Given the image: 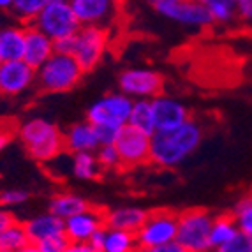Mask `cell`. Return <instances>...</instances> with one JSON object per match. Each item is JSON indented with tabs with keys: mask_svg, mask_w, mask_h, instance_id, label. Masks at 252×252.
<instances>
[{
	"mask_svg": "<svg viewBox=\"0 0 252 252\" xmlns=\"http://www.w3.org/2000/svg\"><path fill=\"white\" fill-rule=\"evenodd\" d=\"M205 132L199 122H189L171 130L156 132L150 139V162L159 168H177L201 145Z\"/></svg>",
	"mask_w": 252,
	"mask_h": 252,
	"instance_id": "1",
	"label": "cell"
},
{
	"mask_svg": "<svg viewBox=\"0 0 252 252\" xmlns=\"http://www.w3.org/2000/svg\"><path fill=\"white\" fill-rule=\"evenodd\" d=\"M25 152L37 162H53L65 152L63 130L44 117L29 118L18 129Z\"/></svg>",
	"mask_w": 252,
	"mask_h": 252,
	"instance_id": "2",
	"label": "cell"
},
{
	"mask_svg": "<svg viewBox=\"0 0 252 252\" xmlns=\"http://www.w3.org/2000/svg\"><path fill=\"white\" fill-rule=\"evenodd\" d=\"M83 69L71 55L55 53L41 69L35 71V85L46 94H63L83 80Z\"/></svg>",
	"mask_w": 252,
	"mask_h": 252,
	"instance_id": "3",
	"label": "cell"
},
{
	"mask_svg": "<svg viewBox=\"0 0 252 252\" xmlns=\"http://www.w3.org/2000/svg\"><path fill=\"white\" fill-rule=\"evenodd\" d=\"M34 27L53 42L74 37L81 29L69 0H46L42 11L35 18Z\"/></svg>",
	"mask_w": 252,
	"mask_h": 252,
	"instance_id": "4",
	"label": "cell"
},
{
	"mask_svg": "<svg viewBox=\"0 0 252 252\" xmlns=\"http://www.w3.org/2000/svg\"><path fill=\"white\" fill-rule=\"evenodd\" d=\"M214 215L205 208H189L178 214L177 244L187 252H210Z\"/></svg>",
	"mask_w": 252,
	"mask_h": 252,
	"instance_id": "5",
	"label": "cell"
},
{
	"mask_svg": "<svg viewBox=\"0 0 252 252\" xmlns=\"http://www.w3.org/2000/svg\"><path fill=\"white\" fill-rule=\"evenodd\" d=\"M150 7L159 16L189 29H206L214 25L205 0H154Z\"/></svg>",
	"mask_w": 252,
	"mask_h": 252,
	"instance_id": "6",
	"label": "cell"
},
{
	"mask_svg": "<svg viewBox=\"0 0 252 252\" xmlns=\"http://www.w3.org/2000/svg\"><path fill=\"white\" fill-rule=\"evenodd\" d=\"M178 231V214L171 210H154L148 212L147 220L136 233L139 251H152L177 242Z\"/></svg>",
	"mask_w": 252,
	"mask_h": 252,
	"instance_id": "7",
	"label": "cell"
},
{
	"mask_svg": "<svg viewBox=\"0 0 252 252\" xmlns=\"http://www.w3.org/2000/svg\"><path fill=\"white\" fill-rule=\"evenodd\" d=\"M132 99L122 92H108L95 99L87 109V122L92 126H104L113 129H122L129 124Z\"/></svg>",
	"mask_w": 252,
	"mask_h": 252,
	"instance_id": "8",
	"label": "cell"
},
{
	"mask_svg": "<svg viewBox=\"0 0 252 252\" xmlns=\"http://www.w3.org/2000/svg\"><path fill=\"white\" fill-rule=\"evenodd\" d=\"M162 90L164 78L154 69L129 67L118 74V92L132 101H154Z\"/></svg>",
	"mask_w": 252,
	"mask_h": 252,
	"instance_id": "9",
	"label": "cell"
},
{
	"mask_svg": "<svg viewBox=\"0 0 252 252\" xmlns=\"http://www.w3.org/2000/svg\"><path fill=\"white\" fill-rule=\"evenodd\" d=\"M109 35L106 29L99 27H81L80 32L74 35V51L72 57L80 63L83 72L94 71L104 59L108 51Z\"/></svg>",
	"mask_w": 252,
	"mask_h": 252,
	"instance_id": "10",
	"label": "cell"
},
{
	"mask_svg": "<svg viewBox=\"0 0 252 252\" xmlns=\"http://www.w3.org/2000/svg\"><path fill=\"white\" fill-rule=\"evenodd\" d=\"M150 136L130 126L118 130L115 148L118 152L122 168H136L150 162Z\"/></svg>",
	"mask_w": 252,
	"mask_h": 252,
	"instance_id": "11",
	"label": "cell"
},
{
	"mask_svg": "<svg viewBox=\"0 0 252 252\" xmlns=\"http://www.w3.org/2000/svg\"><path fill=\"white\" fill-rule=\"evenodd\" d=\"M106 227V212L90 206L89 210L81 212L63 222V235L71 244H89L97 231Z\"/></svg>",
	"mask_w": 252,
	"mask_h": 252,
	"instance_id": "12",
	"label": "cell"
},
{
	"mask_svg": "<svg viewBox=\"0 0 252 252\" xmlns=\"http://www.w3.org/2000/svg\"><path fill=\"white\" fill-rule=\"evenodd\" d=\"M35 85V69L23 60L0 63V95L16 97Z\"/></svg>",
	"mask_w": 252,
	"mask_h": 252,
	"instance_id": "13",
	"label": "cell"
},
{
	"mask_svg": "<svg viewBox=\"0 0 252 252\" xmlns=\"http://www.w3.org/2000/svg\"><path fill=\"white\" fill-rule=\"evenodd\" d=\"M71 5L81 27L106 29L118 13V5L111 0H71Z\"/></svg>",
	"mask_w": 252,
	"mask_h": 252,
	"instance_id": "14",
	"label": "cell"
},
{
	"mask_svg": "<svg viewBox=\"0 0 252 252\" xmlns=\"http://www.w3.org/2000/svg\"><path fill=\"white\" fill-rule=\"evenodd\" d=\"M152 109H154V120H156L157 132L177 129V127L184 126L185 122L190 120L189 108L185 106V102H182L180 99H175L171 95H166V94L156 97L152 101Z\"/></svg>",
	"mask_w": 252,
	"mask_h": 252,
	"instance_id": "15",
	"label": "cell"
},
{
	"mask_svg": "<svg viewBox=\"0 0 252 252\" xmlns=\"http://www.w3.org/2000/svg\"><path fill=\"white\" fill-rule=\"evenodd\" d=\"M55 55V42L42 34L34 25H27L25 29V53L23 62L32 69H41Z\"/></svg>",
	"mask_w": 252,
	"mask_h": 252,
	"instance_id": "16",
	"label": "cell"
},
{
	"mask_svg": "<svg viewBox=\"0 0 252 252\" xmlns=\"http://www.w3.org/2000/svg\"><path fill=\"white\" fill-rule=\"evenodd\" d=\"M63 139H65V152H71V156L85 152L95 154L97 148L101 147L95 134V127L87 120L69 126L63 130Z\"/></svg>",
	"mask_w": 252,
	"mask_h": 252,
	"instance_id": "17",
	"label": "cell"
},
{
	"mask_svg": "<svg viewBox=\"0 0 252 252\" xmlns=\"http://www.w3.org/2000/svg\"><path fill=\"white\" fill-rule=\"evenodd\" d=\"M147 217L148 212L141 206H117L106 212V227L136 235L147 220Z\"/></svg>",
	"mask_w": 252,
	"mask_h": 252,
	"instance_id": "18",
	"label": "cell"
},
{
	"mask_svg": "<svg viewBox=\"0 0 252 252\" xmlns=\"http://www.w3.org/2000/svg\"><path fill=\"white\" fill-rule=\"evenodd\" d=\"M27 236H29L30 244H41L44 240L51 238V236L63 235V220L59 217H55L50 212L44 214H37L34 217L23 220Z\"/></svg>",
	"mask_w": 252,
	"mask_h": 252,
	"instance_id": "19",
	"label": "cell"
},
{
	"mask_svg": "<svg viewBox=\"0 0 252 252\" xmlns=\"http://www.w3.org/2000/svg\"><path fill=\"white\" fill-rule=\"evenodd\" d=\"M90 206L92 205L89 203V199H85L80 194L65 190V192H57L51 196L50 203H48V212L65 222L67 219L89 210Z\"/></svg>",
	"mask_w": 252,
	"mask_h": 252,
	"instance_id": "20",
	"label": "cell"
},
{
	"mask_svg": "<svg viewBox=\"0 0 252 252\" xmlns=\"http://www.w3.org/2000/svg\"><path fill=\"white\" fill-rule=\"evenodd\" d=\"M25 53V29L4 27L0 29V62L23 60Z\"/></svg>",
	"mask_w": 252,
	"mask_h": 252,
	"instance_id": "21",
	"label": "cell"
},
{
	"mask_svg": "<svg viewBox=\"0 0 252 252\" xmlns=\"http://www.w3.org/2000/svg\"><path fill=\"white\" fill-rule=\"evenodd\" d=\"M238 226H236L235 219L229 215H217L214 217L210 229V247L212 252H215L217 249L224 247L227 242H231L236 235H238Z\"/></svg>",
	"mask_w": 252,
	"mask_h": 252,
	"instance_id": "22",
	"label": "cell"
},
{
	"mask_svg": "<svg viewBox=\"0 0 252 252\" xmlns=\"http://www.w3.org/2000/svg\"><path fill=\"white\" fill-rule=\"evenodd\" d=\"M69 169H71V175L78 180L90 182L95 180L99 175H101V166L97 162L95 154H90V152H85V154H74L71 156V164H69Z\"/></svg>",
	"mask_w": 252,
	"mask_h": 252,
	"instance_id": "23",
	"label": "cell"
},
{
	"mask_svg": "<svg viewBox=\"0 0 252 252\" xmlns=\"http://www.w3.org/2000/svg\"><path fill=\"white\" fill-rule=\"evenodd\" d=\"M127 126L134 127L141 130L147 136H154L157 132L156 120H154V109H152V101H134L132 109H130V117Z\"/></svg>",
	"mask_w": 252,
	"mask_h": 252,
	"instance_id": "24",
	"label": "cell"
},
{
	"mask_svg": "<svg viewBox=\"0 0 252 252\" xmlns=\"http://www.w3.org/2000/svg\"><path fill=\"white\" fill-rule=\"evenodd\" d=\"M138 240L136 235L126 231H117V229H108L106 227L104 240L99 249V252H136L138 251Z\"/></svg>",
	"mask_w": 252,
	"mask_h": 252,
	"instance_id": "25",
	"label": "cell"
},
{
	"mask_svg": "<svg viewBox=\"0 0 252 252\" xmlns=\"http://www.w3.org/2000/svg\"><path fill=\"white\" fill-rule=\"evenodd\" d=\"M29 245L30 240L27 236L25 226L20 220L0 235V252H21Z\"/></svg>",
	"mask_w": 252,
	"mask_h": 252,
	"instance_id": "26",
	"label": "cell"
},
{
	"mask_svg": "<svg viewBox=\"0 0 252 252\" xmlns=\"http://www.w3.org/2000/svg\"><path fill=\"white\" fill-rule=\"evenodd\" d=\"M231 217L235 219L238 231L252 238V192L245 194L235 203L231 210Z\"/></svg>",
	"mask_w": 252,
	"mask_h": 252,
	"instance_id": "27",
	"label": "cell"
},
{
	"mask_svg": "<svg viewBox=\"0 0 252 252\" xmlns=\"http://www.w3.org/2000/svg\"><path fill=\"white\" fill-rule=\"evenodd\" d=\"M205 5L208 9L214 23L227 25L235 18H238V14H236V0H205Z\"/></svg>",
	"mask_w": 252,
	"mask_h": 252,
	"instance_id": "28",
	"label": "cell"
},
{
	"mask_svg": "<svg viewBox=\"0 0 252 252\" xmlns=\"http://www.w3.org/2000/svg\"><path fill=\"white\" fill-rule=\"evenodd\" d=\"M44 2L46 0H13V7L9 13L16 16L23 23H29V25H34L35 18L39 16V13L44 7Z\"/></svg>",
	"mask_w": 252,
	"mask_h": 252,
	"instance_id": "29",
	"label": "cell"
},
{
	"mask_svg": "<svg viewBox=\"0 0 252 252\" xmlns=\"http://www.w3.org/2000/svg\"><path fill=\"white\" fill-rule=\"evenodd\" d=\"M97 162L101 166V169H117L122 168L120 164V157H118V152L115 148V145H104V147H99L95 152Z\"/></svg>",
	"mask_w": 252,
	"mask_h": 252,
	"instance_id": "30",
	"label": "cell"
},
{
	"mask_svg": "<svg viewBox=\"0 0 252 252\" xmlns=\"http://www.w3.org/2000/svg\"><path fill=\"white\" fill-rule=\"evenodd\" d=\"M30 192L25 189H5L0 192V206L11 208V206H20L29 201Z\"/></svg>",
	"mask_w": 252,
	"mask_h": 252,
	"instance_id": "31",
	"label": "cell"
},
{
	"mask_svg": "<svg viewBox=\"0 0 252 252\" xmlns=\"http://www.w3.org/2000/svg\"><path fill=\"white\" fill-rule=\"evenodd\" d=\"M215 252H252V238L244 233H238L231 242H227Z\"/></svg>",
	"mask_w": 252,
	"mask_h": 252,
	"instance_id": "32",
	"label": "cell"
},
{
	"mask_svg": "<svg viewBox=\"0 0 252 252\" xmlns=\"http://www.w3.org/2000/svg\"><path fill=\"white\" fill-rule=\"evenodd\" d=\"M69 244H71V242L67 240V236L59 235V236H51V238L37 244V249H39V252H65Z\"/></svg>",
	"mask_w": 252,
	"mask_h": 252,
	"instance_id": "33",
	"label": "cell"
},
{
	"mask_svg": "<svg viewBox=\"0 0 252 252\" xmlns=\"http://www.w3.org/2000/svg\"><path fill=\"white\" fill-rule=\"evenodd\" d=\"M95 127V126H94ZM118 130L120 129H113V127H104V126H97L95 127V134L99 139V145L104 147V145H115L118 136Z\"/></svg>",
	"mask_w": 252,
	"mask_h": 252,
	"instance_id": "34",
	"label": "cell"
},
{
	"mask_svg": "<svg viewBox=\"0 0 252 252\" xmlns=\"http://www.w3.org/2000/svg\"><path fill=\"white\" fill-rule=\"evenodd\" d=\"M236 14L245 23H252V0H236Z\"/></svg>",
	"mask_w": 252,
	"mask_h": 252,
	"instance_id": "35",
	"label": "cell"
},
{
	"mask_svg": "<svg viewBox=\"0 0 252 252\" xmlns=\"http://www.w3.org/2000/svg\"><path fill=\"white\" fill-rule=\"evenodd\" d=\"M16 217H14V214L9 208H4V206H0V235L7 229V227H11L13 224H16Z\"/></svg>",
	"mask_w": 252,
	"mask_h": 252,
	"instance_id": "36",
	"label": "cell"
},
{
	"mask_svg": "<svg viewBox=\"0 0 252 252\" xmlns=\"http://www.w3.org/2000/svg\"><path fill=\"white\" fill-rule=\"evenodd\" d=\"M74 51V37H65L60 41H55V53L60 55H71Z\"/></svg>",
	"mask_w": 252,
	"mask_h": 252,
	"instance_id": "37",
	"label": "cell"
},
{
	"mask_svg": "<svg viewBox=\"0 0 252 252\" xmlns=\"http://www.w3.org/2000/svg\"><path fill=\"white\" fill-rule=\"evenodd\" d=\"M65 252H99V251L95 247H92L90 244H69Z\"/></svg>",
	"mask_w": 252,
	"mask_h": 252,
	"instance_id": "38",
	"label": "cell"
},
{
	"mask_svg": "<svg viewBox=\"0 0 252 252\" xmlns=\"http://www.w3.org/2000/svg\"><path fill=\"white\" fill-rule=\"evenodd\" d=\"M148 252H187L177 244V242H173V244H168V245H162V247H157V249H152Z\"/></svg>",
	"mask_w": 252,
	"mask_h": 252,
	"instance_id": "39",
	"label": "cell"
},
{
	"mask_svg": "<svg viewBox=\"0 0 252 252\" xmlns=\"http://www.w3.org/2000/svg\"><path fill=\"white\" fill-rule=\"evenodd\" d=\"M104 233H106V227L104 229H101V231H97L95 235L92 236V240H90L89 244L92 245V247H95L97 251L101 249V245H102V240H104Z\"/></svg>",
	"mask_w": 252,
	"mask_h": 252,
	"instance_id": "40",
	"label": "cell"
},
{
	"mask_svg": "<svg viewBox=\"0 0 252 252\" xmlns=\"http://www.w3.org/2000/svg\"><path fill=\"white\" fill-rule=\"evenodd\" d=\"M9 143H11V134L5 132V130H0V154L7 148Z\"/></svg>",
	"mask_w": 252,
	"mask_h": 252,
	"instance_id": "41",
	"label": "cell"
},
{
	"mask_svg": "<svg viewBox=\"0 0 252 252\" xmlns=\"http://www.w3.org/2000/svg\"><path fill=\"white\" fill-rule=\"evenodd\" d=\"M13 7V0H0V9L2 11H11Z\"/></svg>",
	"mask_w": 252,
	"mask_h": 252,
	"instance_id": "42",
	"label": "cell"
},
{
	"mask_svg": "<svg viewBox=\"0 0 252 252\" xmlns=\"http://www.w3.org/2000/svg\"><path fill=\"white\" fill-rule=\"evenodd\" d=\"M21 252H39V249H37V245H34V244H30L29 247H25Z\"/></svg>",
	"mask_w": 252,
	"mask_h": 252,
	"instance_id": "43",
	"label": "cell"
},
{
	"mask_svg": "<svg viewBox=\"0 0 252 252\" xmlns=\"http://www.w3.org/2000/svg\"><path fill=\"white\" fill-rule=\"evenodd\" d=\"M136 252H145V251H139V249H138V251H136Z\"/></svg>",
	"mask_w": 252,
	"mask_h": 252,
	"instance_id": "44",
	"label": "cell"
},
{
	"mask_svg": "<svg viewBox=\"0 0 252 252\" xmlns=\"http://www.w3.org/2000/svg\"><path fill=\"white\" fill-rule=\"evenodd\" d=\"M0 63H2V62H0Z\"/></svg>",
	"mask_w": 252,
	"mask_h": 252,
	"instance_id": "45",
	"label": "cell"
},
{
	"mask_svg": "<svg viewBox=\"0 0 252 252\" xmlns=\"http://www.w3.org/2000/svg\"><path fill=\"white\" fill-rule=\"evenodd\" d=\"M210 252H212V251H210Z\"/></svg>",
	"mask_w": 252,
	"mask_h": 252,
	"instance_id": "46",
	"label": "cell"
}]
</instances>
